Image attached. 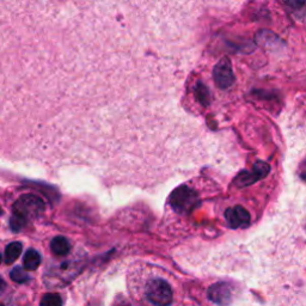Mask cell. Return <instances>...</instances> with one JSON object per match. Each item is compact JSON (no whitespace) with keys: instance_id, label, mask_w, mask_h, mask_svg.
<instances>
[{"instance_id":"obj_6","label":"cell","mask_w":306,"mask_h":306,"mask_svg":"<svg viewBox=\"0 0 306 306\" xmlns=\"http://www.w3.org/2000/svg\"><path fill=\"white\" fill-rule=\"evenodd\" d=\"M225 219L231 227H246L250 224V213L242 206H236L232 208H227L225 212Z\"/></svg>"},{"instance_id":"obj_15","label":"cell","mask_w":306,"mask_h":306,"mask_svg":"<svg viewBox=\"0 0 306 306\" xmlns=\"http://www.w3.org/2000/svg\"><path fill=\"white\" fill-rule=\"evenodd\" d=\"M284 2L285 4H287L290 8L294 10H299L305 5L306 0H284Z\"/></svg>"},{"instance_id":"obj_4","label":"cell","mask_w":306,"mask_h":306,"mask_svg":"<svg viewBox=\"0 0 306 306\" xmlns=\"http://www.w3.org/2000/svg\"><path fill=\"white\" fill-rule=\"evenodd\" d=\"M270 171V166L264 162H257L254 164V168L250 171H242L237 176L236 183L239 187H248L254 185L264 178Z\"/></svg>"},{"instance_id":"obj_7","label":"cell","mask_w":306,"mask_h":306,"mask_svg":"<svg viewBox=\"0 0 306 306\" xmlns=\"http://www.w3.org/2000/svg\"><path fill=\"white\" fill-rule=\"evenodd\" d=\"M208 298L216 304L225 306L232 300V290L225 282H218L208 290Z\"/></svg>"},{"instance_id":"obj_16","label":"cell","mask_w":306,"mask_h":306,"mask_svg":"<svg viewBox=\"0 0 306 306\" xmlns=\"http://www.w3.org/2000/svg\"><path fill=\"white\" fill-rule=\"evenodd\" d=\"M4 288H5V281L0 278V292L4 290Z\"/></svg>"},{"instance_id":"obj_9","label":"cell","mask_w":306,"mask_h":306,"mask_svg":"<svg viewBox=\"0 0 306 306\" xmlns=\"http://www.w3.org/2000/svg\"><path fill=\"white\" fill-rule=\"evenodd\" d=\"M41 263V255L35 249H29L23 258V264L26 270H35Z\"/></svg>"},{"instance_id":"obj_1","label":"cell","mask_w":306,"mask_h":306,"mask_svg":"<svg viewBox=\"0 0 306 306\" xmlns=\"http://www.w3.org/2000/svg\"><path fill=\"white\" fill-rule=\"evenodd\" d=\"M170 206L177 213L188 214L198 206L199 200L196 193L188 187L182 186L179 188L173 190L170 196Z\"/></svg>"},{"instance_id":"obj_14","label":"cell","mask_w":306,"mask_h":306,"mask_svg":"<svg viewBox=\"0 0 306 306\" xmlns=\"http://www.w3.org/2000/svg\"><path fill=\"white\" fill-rule=\"evenodd\" d=\"M26 220L24 219V218L17 216V214H13L12 213V217L11 219H10V226H11L12 231H15V232H18V231H20L26 225Z\"/></svg>"},{"instance_id":"obj_18","label":"cell","mask_w":306,"mask_h":306,"mask_svg":"<svg viewBox=\"0 0 306 306\" xmlns=\"http://www.w3.org/2000/svg\"><path fill=\"white\" fill-rule=\"evenodd\" d=\"M0 262H2V254H0Z\"/></svg>"},{"instance_id":"obj_10","label":"cell","mask_w":306,"mask_h":306,"mask_svg":"<svg viewBox=\"0 0 306 306\" xmlns=\"http://www.w3.org/2000/svg\"><path fill=\"white\" fill-rule=\"evenodd\" d=\"M22 249H23V247L19 242L10 243L5 249V254H4L5 263H8V264L13 263V262H15L17 258L20 256V254H22Z\"/></svg>"},{"instance_id":"obj_5","label":"cell","mask_w":306,"mask_h":306,"mask_svg":"<svg viewBox=\"0 0 306 306\" xmlns=\"http://www.w3.org/2000/svg\"><path fill=\"white\" fill-rule=\"evenodd\" d=\"M213 77L214 81L220 89H229L232 86L234 83V74L230 61L227 59L220 60L214 67Z\"/></svg>"},{"instance_id":"obj_2","label":"cell","mask_w":306,"mask_h":306,"mask_svg":"<svg viewBox=\"0 0 306 306\" xmlns=\"http://www.w3.org/2000/svg\"><path fill=\"white\" fill-rule=\"evenodd\" d=\"M45 210V202L35 195H23L13 205L12 213L24 218L28 222L30 219L41 216Z\"/></svg>"},{"instance_id":"obj_3","label":"cell","mask_w":306,"mask_h":306,"mask_svg":"<svg viewBox=\"0 0 306 306\" xmlns=\"http://www.w3.org/2000/svg\"><path fill=\"white\" fill-rule=\"evenodd\" d=\"M147 299L156 306H169L172 301V290L170 285L162 279L149 281L146 287Z\"/></svg>"},{"instance_id":"obj_13","label":"cell","mask_w":306,"mask_h":306,"mask_svg":"<svg viewBox=\"0 0 306 306\" xmlns=\"http://www.w3.org/2000/svg\"><path fill=\"white\" fill-rule=\"evenodd\" d=\"M10 277H11L12 280L17 282V284H24V282H26L30 279L29 275L19 267L13 268L11 274H10Z\"/></svg>"},{"instance_id":"obj_12","label":"cell","mask_w":306,"mask_h":306,"mask_svg":"<svg viewBox=\"0 0 306 306\" xmlns=\"http://www.w3.org/2000/svg\"><path fill=\"white\" fill-rule=\"evenodd\" d=\"M40 306H63V299L56 293H48L42 298Z\"/></svg>"},{"instance_id":"obj_8","label":"cell","mask_w":306,"mask_h":306,"mask_svg":"<svg viewBox=\"0 0 306 306\" xmlns=\"http://www.w3.org/2000/svg\"><path fill=\"white\" fill-rule=\"evenodd\" d=\"M50 249L57 256H65L71 251V244L65 237H55L50 243Z\"/></svg>"},{"instance_id":"obj_17","label":"cell","mask_w":306,"mask_h":306,"mask_svg":"<svg viewBox=\"0 0 306 306\" xmlns=\"http://www.w3.org/2000/svg\"><path fill=\"white\" fill-rule=\"evenodd\" d=\"M2 213H3V210H2V208H0V216H2Z\"/></svg>"},{"instance_id":"obj_11","label":"cell","mask_w":306,"mask_h":306,"mask_svg":"<svg viewBox=\"0 0 306 306\" xmlns=\"http://www.w3.org/2000/svg\"><path fill=\"white\" fill-rule=\"evenodd\" d=\"M195 95L198 101L202 105H205V107L210 103V94L208 87L203 83H201V81H199V83L195 85Z\"/></svg>"}]
</instances>
